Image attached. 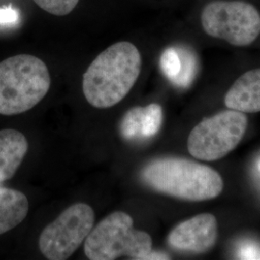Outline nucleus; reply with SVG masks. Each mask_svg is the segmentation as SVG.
Here are the masks:
<instances>
[{"instance_id":"f257e3e1","label":"nucleus","mask_w":260,"mask_h":260,"mask_svg":"<svg viewBox=\"0 0 260 260\" xmlns=\"http://www.w3.org/2000/svg\"><path fill=\"white\" fill-rule=\"evenodd\" d=\"M142 68L138 48L119 42L106 48L83 75L82 90L87 102L100 109L121 103L136 83Z\"/></svg>"},{"instance_id":"f03ea898","label":"nucleus","mask_w":260,"mask_h":260,"mask_svg":"<svg viewBox=\"0 0 260 260\" xmlns=\"http://www.w3.org/2000/svg\"><path fill=\"white\" fill-rule=\"evenodd\" d=\"M141 177L154 191L188 202L213 200L223 189L217 171L186 158L154 159L143 168Z\"/></svg>"},{"instance_id":"7ed1b4c3","label":"nucleus","mask_w":260,"mask_h":260,"mask_svg":"<svg viewBox=\"0 0 260 260\" xmlns=\"http://www.w3.org/2000/svg\"><path fill=\"white\" fill-rule=\"evenodd\" d=\"M50 83L47 65L36 56L19 54L0 62V114L14 116L32 109Z\"/></svg>"},{"instance_id":"20e7f679","label":"nucleus","mask_w":260,"mask_h":260,"mask_svg":"<svg viewBox=\"0 0 260 260\" xmlns=\"http://www.w3.org/2000/svg\"><path fill=\"white\" fill-rule=\"evenodd\" d=\"M152 251L149 233L135 230L128 214L116 211L92 229L84 245L86 256L91 260H114L120 256L146 259Z\"/></svg>"},{"instance_id":"39448f33","label":"nucleus","mask_w":260,"mask_h":260,"mask_svg":"<svg viewBox=\"0 0 260 260\" xmlns=\"http://www.w3.org/2000/svg\"><path fill=\"white\" fill-rule=\"evenodd\" d=\"M248 126L245 113L220 112L198 123L189 134V153L200 160L215 161L226 156L243 139Z\"/></svg>"},{"instance_id":"423d86ee","label":"nucleus","mask_w":260,"mask_h":260,"mask_svg":"<svg viewBox=\"0 0 260 260\" xmlns=\"http://www.w3.org/2000/svg\"><path fill=\"white\" fill-rule=\"evenodd\" d=\"M205 33L236 47H247L260 34V14L244 1L218 0L207 4L202 13Z\"/></svg>"},{"instance_id":"0eeeda50","label":"nucleus","mask_w":260,"mask_h":260,"mask_svg":"<svg viewBox=\"0 0 260 260\" xmlns=\"http://www.w3.org/2000/svg\"><path fill=\"white\" fill-rule=\"evenodd\" d=\"M93 223L94 212L90 205H71L41 233L40 250L47 259H68L86 240Z\"/></svg>"},{"instance_id":"6e6552de","label":"nucleus","mask_w":260,"mask_h":260,"mask_svg":"<svg viewBox=\"0 0 260 260\" xmlns=\"http://www.w3.org/2000/svg\"><path fill=\"white\" fill-rule=\"evenodd\" d=\"M218 238V223L212 214L203 213L178 223L168 235V244L177 251L205 253Z\"/></svg>"},{"instance_id":"1a4fd4ad","label":"nucleus","mask_w":260,"mask_h":260,"mask_svg":"<svg viewBox=\"0 0 260 260\" xmlns=\"http://www.w3.org/2000/svg\"><path fill=\"white\" fill-rule=\"evenodd\" d=\"M224 104L242 113L260 112V69L242 75L228 91Z\"/></svg>"},{"instance_id":"9d476101","label":"nucleus","mask_w":260,"mask_h":260,"mask_svg":"<svg viewBox=\"0 0 260 260\" xmlns=\"http://www.w3.org/2000/svg\"><path fill=\"white\" fill-rule=\"evenodd\" d=\"M27 150V139L21 132L0 130V182L14 177Z\"/></svg>"},{"instance_id":"9b49d317","label":"nucleus","mask_w":260,"mask_h":260,"mask_svg":"<svg viewBox=\"0 0 260 260\" xmlns=\"http://www.w3.org/2000/svg\"><path fill=\"white\" fill-rule=\"evenodd\" d=\"M27 213L26 196L14 189L0 188V235L19 225Z\"/></svg>"},{"instance_id":"f8f14e48","label":"nucleus","mask_w":260,"mask_h":260,"mask_svg":"<svg viewBox=\"0 0 260 260\" xmlns=\"http://www.w3.org/2000/svg\"><path fill=\"white\" fill-rule=\"evenodd\" d=\"M177 48L180 56L181 69L179 75L172 82L178 87H188L193 82L198 74V59L195 53L188 47H178Z\"/></svg>"},{"instance_id":"ddd939ff","label":"nucleus","mask_w":260,"mask_h":260,"mask_svg":"<svg viewBox=\"0 0 260 260\" xmlns=\"http://www.w3.org/2000/svg\"><path fill=\"white\" fill-rule=\"evenodd\" d=\"M163 119L162 108L157 103H151L144 107L142 117V136L150 138L160 130Z\"/></svg>"},{"instance_id":"4468645a","label":"nucleus","mask_w":260,"mask_h":260,"mask_svg":"<svg viewBox=\"0 0 260 260\" xmlns=\"http://www.w3.org/2000/svg\"><path fill=\"white\" fill-rule=\"evenodd\" d=\"M144 107H134L127 112L121 123V133L126 140H134L142 136V117Z\"/></svg>"},{"instance_id":"2eb2a0df","label":"nucleus","mask_w":260,"mask_h":260,"mask_svg":"<svg viewBox=\"0 0 260 260\" xmlns=\"http://www.w3.org/2000/svg\"><path fill=\"white\" fill-rule=\"evenodd\" d=\"M160 68L170 81H174L181 69L180 56L177 47H168L160 57Z\"/></svg>"},{"instance_id":"dca6fc26","label":"nucleus","mask_w":260,"mask_h":260,"mask_svg":"<svg viewBox=\"0 0 260 260\" xmlns=\"http://www.w3.org/2000/svg\"><path fill=\"white\" fill-rule=\"evenodd\" d=\"M40 8L54 16H67L77 6L79 0H33Z\"/></svg>"},{"instance_id":"f3484780","label":"nucleus","mask_w":260,"mask_h":260,"mask_svg":"<svg viewBox=\"0 0 260 260\" xmlns=\"http://www.w3.org/2000/svg\"><path fill=\"white\" fill-rule=\"evenodd\" d=\"M19 11L12 5L0 7V26H12L19 21Z\"/></svg>"},{"instance_id":"a211bd4d","label":"nucleus","mask_w":260,"mask_h":260,"mask_svg":"<svg viewBox=\"0 0 260 260\" xmlns=\"http://www.w3.org/2000/svg\"><path fill=\"white\" fill-rule=\"evenodd\" d=\"M146 259H171L167 254L160 253V252H151L147 256Z\"/></svg>"},{"instance_id":"6ab92c4d","label":"nucleus","mask_w":260,"mask_h":260,"mask_svg":"<svg viewBox=\"0 0 260 260\" xmlns=\"http://www.w3.org/2000/svg\"><path fill=\"white\" fill-rule=\"evenodd\" d=\"M258 259H260V256H259V257H258Z\"/></svg>"}]
</instances>
